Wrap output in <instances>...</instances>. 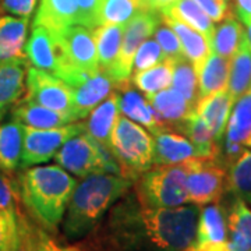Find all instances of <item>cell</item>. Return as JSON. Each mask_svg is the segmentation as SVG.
<instances>
[{"label":"cell","mask_w":251,"mask_h":251,"mask_svg":"<svg viewBox=\"0 0 251 251\" xmlns=\"http://www.w3.org/2000/svg\"><path fill=\"white\" fill-rule=\"evenodd\" d=\"M201 206H150L134 191L122 197L109 214V232L125 251H186L197 239Z\"/></svg>","instance_id":"1"},{"label":"cell","mask_w":251,"mask_h":251,"mask_svg":"<svg viewBox=\"0 0 251 251\" xmlns=\"http://www.w3.org/2000/svg\"><path fill=\"white\" fill-rule=\"evenodd\" d=\"M134 186V180L123 175L99 173L77 183L63 218V233L78 240L91 233L117 201Z\"/></svg>","instance_id":"2"},{"label":"cell","mask_w":251,"mask_h":251,"mask_svg":"<svg viewBox=\"0 0 251 251\" xmlns=\"http://www.w3.org/2000/svg\"><path fill=\"white\" fill-rule=\"evenodd\" d=\"M18 197L46 230L62 224L77 180L59 165L31 166L18 175Z\"/></svg>","instance_id":"3"},{"label":"cell","mask_w":251,"mask_h":251,"mask_svg":"<svg viewBox=\"0 0 251 251\" xmlns=\"http://www.w3.org/2000/svg\"><path fill=\"white\" fill-rule=\"evenodd\" d=\"M110 151L122 175L134 181L153 166V137L128 117H117L110 133Z\"/></svg>","instance_id":"4"},{"label":"cell","mask_w":251,"mask_h":251,"mask_svg":"<svg viewBox=\"0 0 251 251\" xmlns=\"http://www.w3.org/2000/svg\"><path fill=\"white\" fill-rule=\"evenodd\" d=\"M53 159L64 171L82 179L99 173L122 175V169L112 151L92 140L84 131L63 144Z\"/></svg>","instance_id":"5"},{"label":"cell","mask_w":251,"mask_h":251,"mask_svg":"<svg viewBox=\"0 0 251 251\" xmlns=\"http://www.w3.org/2000/svg\"><path fill=\"white\" fill-rule=\"evenodd\" d=\"M137 200L150 206H180L188 204L184 163L151 168L134 181Z\"/></svg>","instance_id":"6"},{"label":"cell","mask_w":251,"mask_h":251,"mask_svg":"<svg viewBox=\"0 0 251 251\" xmlns=\"http://www.w3.org/2000/svg\"><path fill=\"white\" fill-rule=\"evenodd\" d=\"M188 204L218 202L227 193V166L221 159L196 156L184 161Z\"/></svg>","instance_id":"7"},{"label":"cell","mask_w":251,"mask_h":251,"mask_svg":"<svg viewBox=\"0 0 251 251\" xmlns=\"http://www.w3.org/2000/svg\"><path fill=\"white\" fill-rule=\"evenodd\" d=\"M56 77L63 80L73 92V116L75 122L84 120L91 110L116 90V82L102 70L87 73L64 67Z\"/></svg>","instance_id":"8"},{"label":"cell","mask_w":251,"mask_h":251,"mask_svg":"<svg viewBox=\"0 0 251 251\" xmlns=\"http://www.w3.org/2000/svg\"><path fill=\"white\" fill-rule=\"evenodd\" d=\"M161 21L162 16L159 11L144 9L138 11L128 23H126L120 50L117 53L115 63L106 73L116 82V87L119 84L130 81L137 49L141 46L144 41L153 35Z\"/></svg>","instance_id":"9"},{"label":"cell","mask_w":251,"mask_h":251,"mask_svg":"<svg viewBox=\"0 0 251 251\" xmlns=\"http://www.w3.org/2000/svg\"><path fill=\"white\" fill-rule=\"evenodd\" d=\"M23 127L24 138L18 166L21 171L50 161L67 140L84 131V123L77 122L54 128H32L27 126Z\"/></svg>","instance_id":"10"},{"label":"cell","mask_w":251,"mask_h":251,"mask_svg":"<svg viewBox=\"0 0 251 251\" xmlns=\"http://www.w3.org/2000/svg\"><path fill=\"white\" fill-rule=\"evenodd\" d=\"M25 85H27L25 97L28 99L46 108L69 113L74 119L73 92L70 87L59 77H56L52 73L39 70L36 67H28Z\"/></svg>","instance_id":"11"},{"label":"cell","mask_w":251,"mask_h":251,"mask_svg":"<svg viewBox=\"0 0 251 251\" xmlns=\"http://www.w3.org/2000/svg\"><path fill=\"white\" fill-rule=\"evenodd\" d=\"M54 34L62 45L64 67H73L87 73L98 72V53L92 29L75 24Z\"/></svg>","instance_id":"12"},{"label":"cell","mask_w":251,"mask_h":251,"mask_svg":"<svg viewBox=\"0 0 251 251\" xmlns=\"http://www.w3.org/2000/svg\"><path fill=\"white\" fill-rule=\"evenodd\" d=\"M24 54L32 67L54 75H57L64 67V56L59 38L53 31L42 25H32V32L25 44Z\"/></svg>","instance_id":"13"},{"label":"cell","mask_w":251,"mask_h":251,"mask_svg":"<svg viewBox=\"0 0 251 251\" xmlns=\"http://www.w3.org/2000/svg\"><path fill=\"white\" fill-rule=\"evenodd\" d=\"M116 91L119 94V109L126 117L138 125H143V127L153 135L163 130H169L168 125L158 116V113L147 98L133 90L128 82L119 84Z\"/></svg>","instance_id":"14"},{"label":"cell","mask_w":251,"mask_h":251,"mask_svg":"<svg viewBox=\"0 0 251 251\" xmlns=\"http://www.w3.org/2000/svg\"><path fill=\"white\" fill-rule=\"evenodd\" d=\"M25 59L27 57L0 60V122L25 94L28 70Z\"/></svg>","instance_id":"15"},{"label":"cell","mask_w":251,"mask_h":251,"mask_svg":"<svg viewBox=\"0 0 251 251\" xmlns=\"http://www.w3.org/2000/svg\"><path fill=\"white\" fill-rule=\"evenodd\" d=\"M233 108V100L227 88L209 94L198 99L194 112L201 117L218 143H222L229 115Z\"/></svg>","instance_id":"16"},{"label":"cell","mask_w":251,"mask_h":251,"mask_svg":"<svg viewBox=\"0 0 251 251\" xmlns=\"http://www.w3.org/2000/svg\"><path fill=\"white\" fill-rule=\"evenodd\" d=\"M10 116L13 120H17L23 126L32 128H54L75 122L69 113L42 106L28 99L27 97L18 100L14 105V108L10 112Z\"/></svg>","instance_id":"17"},{"label":"cell","mask_w":251,"mask_h":251,"mask_svg":"<svg viewBox=\"0 0 251 251\" xmlns=\"http://www.w3.org/2000/svg\"><path fill=\"white\" fill-rule=\"evenodd\" d=\"M198 156L197 150L186 135L163 130L153 135V166L176 165Z\"/></svg>","instance_id":"18"},{"label":"cell","mask_w":251,"mask_h":251,"mask_svg":"<svg viewBox=\"0 0 251 251\" xmlns=\"http://www.w3.org/2000/svg\"><path fill=\"white\" fill-rule=\"evenodd\" d=\"M119 113V94L115 90V92L103 99L85 117L87 120L84 122V133H87L102 147L110 150V133L116 123Z\"/></svg>","instance_id":"19"},{"label":"cell","mask_w":251,"mask_h":251,"mask_svg":"<svg viewBox=\"0 0 251 251\" xmlns=\"http://www.w3.org/2000/svg\"><path fill=\"white\" fill-rule=\"evenodd\" d=\"M226 221L227 242L233 251H251V206L233 196V201L226 208Z\"/></svg>","instance_id":"20"},{"label":"cell","mask_w":251,"mask_h":251,"mask_svg":"<svg viewBox=\"0 0 251 251\" xmlns=\"http://www.w3.org/2000/svg\"><path fill=\"white\" fill-rule=\"evenodd\" d=\"M78 24L75 0H39L34 25H42L53 32Z\"/></svg>","instance_id":"21"},{"label":"cell","mask_w":251,"mask_h":251,"mask_svg":"<svg viewBox=\"0 0 251 251\" xmlns=\"http://www.w3.org/2000/svg\"><path fill=\"white\" fill-rule=\"evenodd\" d=\"M145 98L168 127H176L194 112V106L179 91L171 87L155 94L145 95Z\"/></svg>","instance_id":"22"},{"label":"cell","mask_w":251,"mask_h":251,"mask_svg":"<svg viewBox=\"0 0 251 251\" xmlns=\"http://www.w3.org/2000/svg\"><path fill=\"white\" fill-rule=\"evenodd\" d=\"M20 243L17 251H84L75 246H64L48 233L45 227L18 211Z\"/></svg>","instance_id":"23"},{"label":"cell","mask_w":251,"mask_h":251,"mask_svg":"<svg viewBox=\"0 0 251 251\" xmlns=\"http://www.w3.org/2000/svg\"><path fill=\"white\" fill-rule=\"evenodd\" d=\"M175 130L187 137L190 143L197 150L198 156L221 159V144L216 141L205 122L196 112H193L176 126Z\"/></svg>","instance_id":"24"},{"label":"cell","mask_w":251,"mask_h":251,"mask_svg":"<svg viewBox=\"0 0 251 251\" xmlns=\"http://www.w3.org/2000/svg\"><path fill=\"white\" fill-rule=\"evenodd\" d=\"M162 20L165 21V24H168L176 32L180 44H181L184 57L188 62H191L197 72L200 66L206 59V56L211 53V45H209L208 39L201 32H198L197 29L188 27L187 24L181 23L176 18L162 16Z\"/></svg>","instance_id":"25"},{"label":"cell","mask_w":251,"mask_h":251,"mask_svg":"<svg viewBox=\"0 0 251 251\" xmlns=\"http://www.w3.org/2000/svg\"><path fill=\"white\" fill-rule=\"evenodd\" d=\"M28 18L4 16L0 17V60L25 57Z\"/></svg>","instance_id":"26"},{"label":"cell","mask_w":251,"mask_h":251,"mask_svg":"<svg viewBox=\"0 0 251 251\" xmlns=\"http://www.w3.org/2000/svg\"><path fill=\"white\" fill-rule=\"evenodd\" d=\"M229 67L230 59L222 57L211 50V53L206 56L204 63L197 70L200 98L227 88Z\"/></svg>","instance_id":"27"},{"label":"cell","mask_w":251,"mask_h":251,"mask_svg":"<svg viewBox=\"0 0 251 251\" xmlns=\"http://www.w3.org/2000/svg\"><path fill=\"white\" fill-rule=\"evenodd\" d=\"M161 16L176 18L181 23L187 24L188 27L197 29L198 32L205 36L211 45V39L215 31L214 21L194 0H176L171 6L162 10Z\"/></svg>","instance_id":"28"},{"label":"cell","mask_w":251,"mask_h":251,"mask_svg":"<svg viewBox=\"0 0 251 251\" xmlns=\"http://www.w3.org/2000/svg\"><path fill=\"white\" fill-rule=\"evenodd\" d=\"M251 88V45L247 35L243 38L237 52L230 59L227 91L233 103Z\"/></svg>","instance_id":"29"},{"label":"cell","mask_w":251,"mask_h":251,"mask_svg":"<svg viewBox=\"0 0 251 251\" xmlns=\"http://www.w3.org/2000/svg\"><path fill=\"white\" fill-rule=\"evenodd\" d=\"M24 127L17 120L0 123V171H17L23 151Z\"/></svg>","instance_id":"30"},{"label":"cell","mask_w":251,"mask_h":251,"mask_svg":"<svg viewBox=\"0 0 251 251\" xmlns=\"http://www.w3.org/2000/svg\"><path fill=\"white\" fill-rule=\"evenodd\" d=\"M226 240H227L226 208L219 201L206 204L204 208L200 209L196 242H226Z\"/></svg>","instance_id":"31"},{"label":"cell","mask_w":251,"mask_h":251,"mask_svg":"<svg viewBox=\"0 0 251 251\" xmlns=\"http://www.w3.org/2000/svg\"><path fill=\"white\" fill-rule=\"evenodd\" d=\"M126 24H102L92 28V35L97 45L99 70L108 73L120 50Z\"/></svg>","instance_id":"32"},{"label":"cell","mask_w":251,"mask_h":251,"mask_svg":"<svg viewBox=\"0 0 251 251\" xmlns=\"http://www.w3.org/2000/svg\"><path fill=\"white\" fill-rule=\"evenodd\" d=\"M244 36L246 31L240 21L233 14H227L214 31L211 39V50L222 57L232 59Z\"/></svg>","instance_id":"33"},{"label":"cell","mask_w":251,"mask_h":251,"mask_svg":"<svg viewBox=\"0 0 251 251\" xmlns=\"http://www.w3.org/2000/svg\"><path fill=\"white\" fill-rule=\"evenodd\" d=\"M251 137V88L233 103L224 138L246 145Z\"/></svg>","instance_id":"34"},{"label":"cell","mask_w":251,"mask_h":251,"mask_svg":"<svg viewBox=\"0 0 251 251\" xmlns=\"http://www.w3.org/2000/svg\"><path fill=\"white\" fill-rule=\"evenodd\" d=\"M227 193L240 197L251 206V151L242 155L227 168Z\"/></svg>","instance_id":"35"},{"label":"cell","mask_w":251,"mask_h":251,"mask_svg":"<svg viewBox=\"0 0 251 251\" xmlns=\"http://www.w3.org/2000/svg\"><path fill=\"white\" fill-rule=\"evenodd\" d=\"M173 75V62L165 59L163 62L155 64L152 67L134 73L133 84L145 95L155 94L172 87Z\"/></svg>","instance_id":"36"},{"label":"cell","mask_w":251,"mask_h":251,"mask_svg":"<svg viewBox=\"0 0 251 251\" xmlns=\"http://www.w3.org/2000/svg\"><path fill=\"white\" fill-rule=\"evenodd\" d=\"M173 62V75H172V87L187 99L188 102L196 108L200 92H198L197 72L191 62L183 56Z\"/></svg>","instance_id":"37"},{"label":"cell","mask_w":251,"mask_h":251,"mask_svg":"<svg viewBox=\"0 0 251 251\" xmlns=\"http://www.w3.org/2000/svg\"><path fill=\"white\" fill-rule=\"evenodd\" d=\"M141 10H144L143 0H102L99 25L126 24Z\"/></svg>","instance_id":"38"},{"label":"cell","mask_w":251,"mask_h":251,"mask_svg":"<svg viewBox=\"0 0 251 251\" xmlns=\"http://www.w3.org/2000/svg\"><path fill=\"white\" fill-rule=\"evenodd\" d=\"M20 243V225L17 211L0 209V251H17Z\"/></svg>","instance_id":"39"},{"label":"cell","mask_w":251,"mask_h":251,"mask_svg":"<svg viewBox=\"0 0 251 251\" xmlns=\"http://www.w3.org/2000/svg\"><path fill=\"white\" fill-rule=\"evenodd\" d=\"M165 60V54L162 52V48L155 39H147L144 41L141 46L137 49L133 63V70L134 73L147 70L155 64Z\"/></svg>","instance_id":"40"},{"label":"cell","mask_w":251,"mask_h":251,"mask_svg":"<svg viewBox=\"0 0 251 251\" xmlns=\"http://www.w3.org/2000/svg\"><path fill=\"white\" fill-rule=\"evenodd\" d=\"M153 39L162 48V52L165 54V59L176 60V59L184 56L179 38L176 35V32L168 24H159L156 27L155 32H153Z\"/></svg>","instance_id":"41"},{"label":"cell","mask_w":251,"mask_h":251,"mask_svg":"<svg viewBox=\"0 0 251 251\" xmlns=\"http://www.w3.org/2000/svg\"><path fill=\"white\" fill-rule=\"evenodd\" d=\"M78 11V25L92 28L99 25V10L102 0H75Z\"/></svg>","instance_id":"42"},{"label":"cell","mask_w":251,"mask_h":251,"mask_svg":"<svg viewBox=\"0 0 251 251\" xmlns=\"http://www.w3.org/2000/svg\"><path fill=\"white\" fill-rule=\"evenodd\" d=\"M17 184L0 173V209L17 211Z\"/></svg>","instance_id":"43"},{"label":"cell","mask_w":251,"mask_h":251,"mask_svg":"<svg viewBox=\"0 0 251 251\" xmlns=\"http://www.w3.org/2000/svg\"><path fill=\"white\" fill-rule=\"evenodd\" d=\"M38 0H3L1 7L14 17L29 18L35 11Z\"/></svg>","instance_id":"44"},{"label":"cell","mask_w":251,"mask_h":251,"mask_svg":"<svg viewBox=\"0 0 251 251\" xmlns=\"http://www.w3.org/2000/svg\"><path fill=\"white\" fill-rule=\"evenodd\" d=\"M205 11L214 23H221L229 14V6L218 3L215 0H194Z\"/></svg>","instance_id":"45"},{"label":"cell","mask_w":251,"mask_h":251,"mask_svg":"<svg viewBox=\"0 0 251 251\" xmlns=\"http://www.w3.org/2000/svg\"><path fill=\"white\" fill-rule=\"evenodd\" d=\"M186 251H233V249L227 240L226 242H196Z\"/></svg>","instance_id":"46"},{"label":"cell","mask_w":251,"mask_h":251,"mask_svg":"<svg viewBox=\"0 0 251 251\" xmlns=\"http://www.w3.org/2000/svg\"><path fill=\"white\" fill-rule=\"evenodd\" d=\"M176 0H143V7L147 10H153V11H159L168 6H171L172 3H175Z\"/></svg>","instance_id":"47"},{"label":"cell","mask_w":251,"mask_h":251,"mask_svg":"<svg viewBox=\"0 0 251 251\" xmlns=\"http://www.w3.org/2000/svg\"><path fill=\"white\" fill-rule=\"evenodd\" d=\"M234 4H236V14L251 16V0H234Z\"/></svg>","instance_id":"48"},{"label":"cell","mask_w":251,"mask_h":251,"mask_svg":"<svg viewBox=\"0 0 251 251\" xmlns=\"http://www.w3.org/2000/svg\"><path fill=\"white\" fill-rule=\"evenodd\" d=\"M239 20L243 23V25L246 27V35L251 45V16H246V14H237Z\"/></svg>","instance_id":"49"},{"label":"cell","mask_w":251,"mask_h":251,"mask_svg":"<svg viewBox=\"0 0 251 251\" xmlns=\"http://www.w3.org/2000/svg\"><path fill=\"white\" fill-rule=\"evenodd\" d=\"M215 1H218V3H222V4H226V6H229V1H230V0H215Z\"/></svg>","instance_id":"50"},{"label":"cell","mask_w":251,"mask_h":251,"mask_svg":"<svg viewBox=\"0 0 251 251\" xmlns=\"http://www.w3.org/2000/svg\"><path fill=\"white\" fill-rule=\"evenodd\" d=\"M246 147H249V148H251V137H250V140L247 141V144H246Z\"/></svg>","instance_id":"51"}]
</instances>
